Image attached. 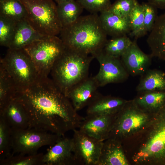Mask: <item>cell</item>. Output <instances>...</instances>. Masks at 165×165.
<instances>
[{"label":"cell","instance_id":"obj_4","mask_svg":"<svg viewBox=\"0 0 165 165\" xmlns=\"http://www.w3.org/2000/svg\"><path fill=\"white\" fill-rule=\"evenodd\" d=\"M0 66L10 78L17 93L28 88L40 76L24 48H8L4 57L0 59Z\"/></svg>","mask_w":165,"mask_h":165},{"label":"cell","instance_id":"obj_11","mask_svg":"<svg viewBox=\"0 0 165 165\" xmlns=\"http://www.w3.org/2000/svg\"><path fill=\"white\" fill-rule=\"evenodd\" d=\"M73 152L76 165H97L104 141L79 130H73Z\"/></svg>","mask_w":165,"mask_h":165},{"label":"cell","instance_id":"obj_10","mask_svg":"<svg viewBox=\"0 0 165 165\" xmlns=\"http://www.w3.org/2000/svg\"><path fill=\"white\" fill-rule=\"evenodd\" d=\"M99 62L100 69L94 77L99 87L109 84L125 82L130 75L122 63L120 58L110 56L102 49L92 55Z\"/></svg>","mask_w":165,"mask_h":165},{"label":"cell","instance_id":"obj_1","mask_svg":"<svg viewBox=\"0 0 165 165\" xmlns=\"http://www.w3.org/2000/svg\"><path fill=\"white\" fill-rule=\"evenodd\" d=\"M15 97L27 111L29 128L63 136L79 128L84 118L78 113L69 98L48 76H40Z\"/></svg>","mask_w":165,"mask_h":165},{"label":"cell","instance_id":"obj_17","mask_svg":"<svg viewBox=\"0 0 165 165\" xmlns=\"http://www.w3.org/2000/svg\"><path fill=\"white\" fill-rule=\"evenodd\" d=\"M127 101L119 97L100 94L88 106L87 115H116Z\"/></svg>","mask_w":165,"mask_h":165},{"label":"cell","instance_id":"obj_22","mask_svg":"<svg viewBox=\"0 0 165 165\" xmlns=\"http://www.w3.org/2000/svg\"><path fill=\"white\" fill-rule=\"evenodd\" d=\"M133 101L140 109L149 113H154L165 105V91L138 92Z\"/></svg>","mask_w":165,"mask_h":165},{"label":"cell","instance_id":"obj_24","mask_svg":"<svg viewBox=\"0 0 165 165\" xmlns=\"http://www.w3.org/2000/svg\"><path fill=\"white\" fill-rule=\"evenodd\" d=\"M83 9L77 0H70L57 4V14L62 27L76 20L81 16Z\"/></svg>","mask_w":165,"mask_h":165},{"label":"cell","instance_id":"obj_2","mask_svg":"<svg viewBox=\"0 0 165 165\" xmlns=\"http://www.w3.org/2000/svg\"><path fill=\"white\" fill-rule=\"evenodd\" d=\"M60 34L66 48L91 55L103 49L108 40L97 13L81 16L63 27Z\"/></svg>","mask_w":165,"mask_h":165},{"label":"cell","instance_id":"obj_7","mask_svg":"<svg viewBox=\"0 0 165 165\" xmlns=\"http://www.w3.org/2000/svg\"><path fill=\"white\" fill-rule=\"evenodd\" d=\"M28 54L38 72L42 77H47L56 61L66 48L57 35L45 36L24 48Z\"/></svg>","mask_w":165,"mask_h":165},{"label":"cell","instance_id":"obj_9","mask_svg":"<svg viewBox=\"0 0 165 165\" xmlns=\"http://www.w3.org/2000/svg\"><path fill=\"white\" fill-rule=\"evenodd\" d=\"M148 113L138 108L133 100L127 101L117 114L108 139L114 138L121 141L126 136L141 130L148 122Z\"/></svg>","mask_w":165,"mask_h":165},{"label":"cell","instance_id":"obj_33","mask_svg":"<svg viewBox=\"0 0 165 165\" xmlns=\"http://www.w3.org/2000/svg\"><path fill=\"white\" fill-rule=\"evenodd\" d=\"M141 4L144 12V31L145 35L151 31L158 16V8L148 2H143Z\"/></svg>","mask_w":165,"mask_h":165},{"label":"cell","instance_id":"obj_21","mask_svg":"<svg viewBox=\"0 0 165 165\" xmlns=\"http://www.w3.org/2000/svg\"><path fill=\"white\" fill-rule=\"evenodd\" d=\"M34 29L25 19L17 22L8 48L20 49L45 37Z\"/></svg>","mask_w":165,"mask_h":165},{"label":"cell","instance_id":"obj_16","mask_svg":"<svg viewBox=\"0 0 165 165\" xmlns=\"http://www.w3.org/2000/svg\"><path fill=\"white\" fill-rule=\"evenodd\" d=\"M0 115L4 118L13 130L29 127L27 111L21 102L15 97L0 109Z\"/></svg>","mask_w":165,"mask_h":165},{"label":"cell","instance_id":"obj_30","mask_svg":"<svg viewBox=\"0 0 165 165\" xmlns=\"http://www.w3.org/2000/svg\"><path fill=\"white\" fill-rule=\"evenodd\" d=\"M44 154L37 153L32 155H11L0 161V165H43Z\"/></svg>","mask_w":165,"mask_h":165},{"label":"cell","instance_id":"obj_13","mask_svg":"<svg viewBox=\"0 0 165 165\" xmlns=\"http://www.w3.org/2000/svg\"><path fill=\"white\" fill-rule=\"evenodd\" d=\"M153 57L151 54H146L141 50L136 39L120 59L129 75L136 76H141L149 69Z\"/></svg>","mask_w":165,"mask_h":165},{"label":"cell","instance_id":"obj_5","mask_svg":"<svg viewBox=\"0 0 165 165\" xmlns=\"http://www.w3.org/2000/svg\"><path fill=\"white\" fill-rule=\"evenodd\" d=\"M154 114L146 138L134 156L137 163L165 164V105Z\"/></svg>","mask_w":165,"mask_h":165},{"label":"cell","instance_id":"obj_34","mask_svg":"<svg viewBox=\"0 0 165 165\" xmlns=\"http://www.w3.org/2000/svg\"><path fill=\"white\" fill-rule=\"evenodd\" d=\"M84 9L91 13H97L108 10L110 0H77Z\"/></svg>","mask_w":165,"mask_h":165},{"label":"cell","instance_id":"obj_23","mask_svg":"<svg viewBox=\"0 0 165 165\" xmlns=\"http://www.w3.org/2000/svg\"><path fill=\"white\" fill-rule=\"evenodd\" d=\"M136 90L145 91H165V72L157 69H149L141 76Z\"/></svg>","mask_w":165,"mask_h":165},{"label":"cell","instance_id":"obj_26","mask_svg":"<svg viewBox=\"0 0 165 165\" xmlns=\"http://www.w3.org/2000/svg\"><path fill=\"white\" fill-rule=\"evenodd\" d=\"M132 42L127 35L112 37L107 40L103 50L105 53L110 56L120 58Z\"/></svg>","mask_w":165,"mask_h":165},{"label":"cell","instance_id":"obj_36","mask_svg":"<svg viewBox=\"0 0 165 165\" xmlns=\"http://www.w3.org/2000/svg\"><path fill=\"white\" fill-rule=\"evenodd\" d=\"M70 0H54L57 4L67 2Z\"/></svg>","mask_w":165,"mask_h":165},{"label":"cell","instance_id":"obj_8","mask_svg":"<svg viewBox=\"0 0 165 165\" xmlns=\"http://www.w3.org/2000/svg\"><path fill=\"white\" fill-rule=\"evenodd\" d=\"M62 136L32 128L12 130L11 155L36 154L39 148L53 145Z\"/></svg>","mask_w":165,"mask_h":165},{"label":"cell","instance_id":"obj_28","mask_svg":"<svg viewBox=\"0 0 165 165\" xmlns=\"http://www.w3.org/2000/svg\"><path fill=\"white\" fill-rule=\"evenodd\" d=\"M17 91L10 78L0 66V109L16 96Z\"/></svg>","mask_w":165,"mask_h":165},{"label":"cell","instance_id":"obj_15","mask_svg":"<svg viewBox=\"0 0 165 165\" xmlns=\"http://www.w3.org/2000/svg\"><path fill=\"white\" fill-rule=\"evenodd\" d=\"M115 115H87L82 121L79 130L97 139H108L115 121Z\"/></svg>","mask_w":165,"mask_h":165},{"label":"cell","instance_id":"obj_27","mask_svg":"<svg viewBox=\"0 0 165 165\" xmlns=\"http://www.w3.org/2000/svg\"><path fill=\"white\" fill-rule=\"evenodd\" d=\"M12 130L0 115V161L11 155Z\"/></svg>","mask_w":165,"mask_h":165},{"label":"cell","instance_id":"obj_38","mask_svg":"<svg viewBox=\"0 0 165 165\" xmlns=\"http://www.w3.org/2000/svg\"></svg>","mask_w":165,"mask_h":165},{"label":"cell","instance_id":"obj_18","mask_svg":"<svg viewBox=\"0 0 165 165\" xmlns=\"http://www.w3.org/2000/svg\"><path fill=\"white\" fill-rule=\"evenodd\" d=\"M147 39L151 54L165 61V12L158 16Z\"/></svg>","mask_w":165,"mask_h":165},{"label":"cell","instance_id":"obj_19","mask_svg":"<svg viewBox=\"0 0 165 165\" xmlns=\"http://www.w3.org/2000/svg\"><path fill=\"white\" fill-rule=\"evenodd\" d=\"M99 18L107 35L116 37L127 35L131 31L129 18L120 17L108 10L100 13Z\"/></svg>","mask_w":165,"mask_h":165},{"label":"cell","instance_id":"obj_39","mask_svg":"<svg viewBox=\"0 0 165 165\" xmlns=\"http://www.w3.org/2000/svg\"></svg>","mask_w":165,"mask_h":165},{"label":"cell","instance_id":"obj_35","mask_svg":"<svg viewBox=\"0 0 165 165\" xmlns=\"http://www.w3.org/2000/svg\"><path fill=\"white\" fill-rule=\"evenodd\" d=\"M148 2L156 6L158 9L165 10V0H147Z\"/></svg>","mask_w":165,"mask_h":165},{"label":"cell","instance_id":"obj_32","mask_svg":"<svg viewBox=\"0 0 165 165\" xmlns=\"http://www.w3.org/2000/svg\"><path fill=\"white\" fill-rule=\"evenodd\" d=\"M138 2L137 0H116L111 4L108 10L120 17L128 18Z\"/></svg>","mask_w":165,"mask_h":165},{"label":"cell","instance_id":"obj_29","mask_svg":"<svg viewBox=\"0 0 165 165\" xmlns=\"http://www.w3.org/2000/svg\"><path fill=\"white\" fill-rule=\"evenodd\" d=\"M131 31L129 35L136 39L144 36V12L141 4L138 2L132 11L129 17Z\"/></svg>","mask_w":165,"mask_h":165},{"label":"cell","instance_id":"obj_20","mask_svg":"<svg viewBox=\"0 0 165 165\" xmlns=\"http://www.w3.org/2000/svg\"><path fill=\"white\" fill-rule=\"evenodd\" d=\"M104 142L97 165H128L121 141L108 138Z\"/></svg>","mask_w":165,"mask_h":165},{"label":"cell","instance_id":"obj_25","mask_svg":"<svg viewBox=\"0 0 165 165\" xmlns=\"http://www.w3.org/2000/svg\"><path fill=\"white\" fill-rule=\"evenodd\" d=\"M26 9L19 0H3L0 1V16L16 21L25 19Z\"/></svg>","mask_w":165,"mask_h":165},{"label":"cell","instance_id":"obj_31","mask_svg":"<svg viewBox=\"0 0 165 165\" xmlns=\"http://www.w3.org/2000/svg\"><path fill=\"white\" fill-rule=\"evenodd\" d=\"M17 21L0 16V45L9 47Z\"/></svg>","mask_w":165,"mask_h":165},{"label":"cell","instance_id":"obj_6","mask_svg":"<svg viewBox=\"0 0 165 165\" xmlns=\"http://www.w3.org/2000/svg\"><path fill=\"white\" fill-rule=\"evenodd\" d=\"M27 12L25 19L40 34L45 36L60 34L62 26L53 0H19Z\"/></svg>","mask_w":165,"mask_h":165},{"label":"cell","instance_id":"obj_3","mask_svg":"<svg viewBox=\"0 0 165 165\" xmlns=\"http://www.w3.org/2000/svg\"><path fill=\"white\" fill-rule=\"evenodd\" d=\"M94 58L91 55L66 48L52 68L51 79L67 97L74 87L89 77L90 65Z\"/></svg>","mask_w":165,"mask_h":165},{"label":"cell","instance_id":"obj_37","mask_svg":"<svg viewBox=\"0 0 165 165\" xmlns=\"http://www.w3.org/2000/svg\"><path fill=\"white\" fill-rule=\"evenodd\" d=\"M2 0H0V1H2Z\"/></svg>","mask_w":165,"mask_h":165},{"label":"cell","instance_id":"obj_12","mask_svg":"<svg viewBox=\"0 0 165 165\" xmlns=\"http://www.w3.org/2000/svg\"><path fill=\"white\" fill-rule=\"evenodd\" d=\"M72 138L62 136L44 154L43 165H75Z\"/></svg>","mask_w":165,"mask_h":165},{"label":"cell","instance_id":"obj_14","mask_svg":"<svg viewBox=\"0 0 165 165\" xmlns=\"http://www.w3.org/2000/svg\"><path fill=\"white\" fill-rule=\"evenodd\" d=\"M98 87L94 77H88L74 87L67 97L77 111L88 107L101 94L97 90Z\"/></svg>","mask_w":165,"mask_h":165}]
</instances>
